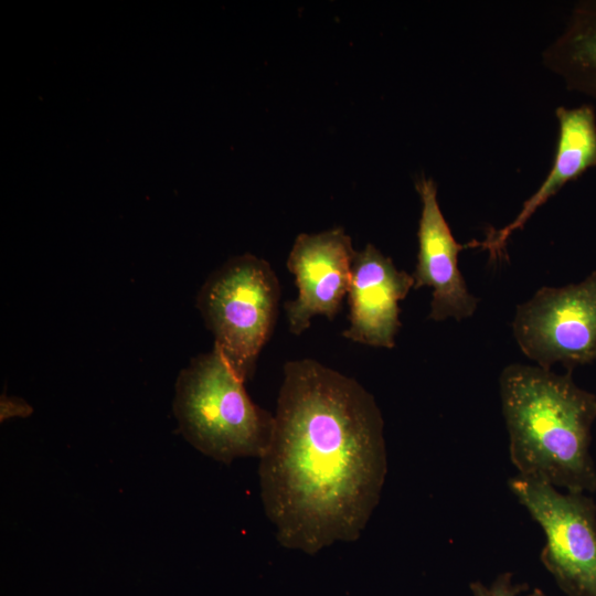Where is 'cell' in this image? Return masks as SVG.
<instances>
[{"mask_svg":"<svg viewBox=\"0 0 596 596\" xmlns=\"http://www.w3.org/2000/svg\"><path fill=\"white\" fill-rule=\"evenodd\" d=\"M386 475L384 422L373 395L318 361H288L258 468L277 541L309 555L356 541Z\"/></svg>","mask_w":596,"mask_h":596,"instance_id":"6da1fadb","label":"cell"},{"mask_svg":"<svg viewBox=\"0 0 596 596\" xmlns=\"http://www.w3.org/2000/svg\"><path fill=\"white\" fill-rule=\"evenodd\" d=\"M510 460L522 477L571 493L596 491L589 453L596 396L568 374L511 364L500 376Z\"/></svg>","mask_w":596,"mask_h":596,"instance_id":"7a4b0ae2","label":"cell"},{"mask_svg":"<svg viewBox=\"0 0 596 596\" xmlns=\"http://www.w3.org/2000/svg\"><path fill=\"white\" fill-rule=\"evenodd\" d=\"M244 384L214 347L192 358L175 381L173 413L180 433L224 464L259 459L272 437L274 414L256 405Z\"/></svg>","mask_w":596,"mask_h":596,"instance_id":"3957f363","label":"cell"},{"mask_svg":"<svg viewBox=\"0 0 596 596\" xmlns=\"http://www.w3.org/2000/svg\"><path fill=\"white\" fill-rule=\"evenodd\" d=\"M280 287L265 259L232 257L202 285L196 307L214 336L213 347L245 382L275 326Z\"/></svg>","mask_w":596,"mask_h":596,"instance_id":"277c9868","label":"cell"},{"mask_svg":"<svg viewBox=\"0 0 596 596\" xmlns=\"http://www.w3.org/2000/svg\"><path fill=\"white\" fill-rule=\"evenodd\" d=\"M518 501L545 535L540 560L567 596H596V504L585 493H562L518 475L509 480Z\"/></svg>","mask_w":596,"mask_h":596,"instance_id":"5b68a950","label":"cell"},{"mask_svg":"<svg viewBox=\"0 0 596 596\" xmlns=\"http://www.w3.org/2000/svg\"><path fill=\"white\" fill-rule=\"evenodd\" d=\"M521 351L539 366L570 370L596 359V272L578 284L543 287L512 321Z\"/></svg>","mask_w":596,"mask_h":596,"instance_id":"8992f818","label":"cell"},{"mask_svg":"<svg viewBox=\"0 0 596 596\" xmlns=\"http://www.w3.org/2000/svg\"><path fill=\"white\" fill-rule=\"evenodd\" d=\"M355 252L342 227L296 237L287 259L298 288L296 299L285 302L290 332L300 334L317 316L336 317L349 291Z\"/></svg>","mask_w":596,"mask_h":596,"instance_id":"52a82bcc","label":"cell"},{"mask_svg":"<svg viewBox=\"0 0 596 596\" xmlns=\"http://www.w3.org/2000/svg\"><path fill=\"white\" fill-rule=\"evenodd\" d=\"M422 202L418 224V254L414 288L433 289L429 318L443 321L461 320L473 315L478 300L472 296L458 267V255L466 245L459 244L440 210L437 187L432 178L422 175L416 181Z\"/></svg>","mask_w":596,"mask_h":596,"instance_id":"ba28073f","label":"cell"},{"mask_svg":"<svg viewBox=\"0 0 596 596\" xmlns=\"http://www.w3.org/2000/svg\"><path fill=\"white\" fill-rule=\"evenodd\" d=\"M412 288L413 275L397 269L390 257L366 244L353 257L349 327L342 336L371 347L393 348L401 326L398 302Z\"/></svg>","mask_w":596,"mask_h":596,"instance_id":"9c48e42d","label":"cell"},{"mask_svg":"<svg viewBox=\"0 0 596 596\" xmlns=\"http://www.w3.org/2000/svg\"><path fill=\"white\" fill-rule=\"evenodd\" d=\"M558 137L553 164L538 190L524 202L515 219L501 230L492 231L483 242L468 247L486 248L491 258L501 256L509 236L523 227L532 214L567 182L596 167V114L593 105L560 106L555 109Z\"/></svg>","mask_w":596,"mask_h":596,"instance_id":"30bf717a","label":"cell"},{"mask_svg":"<svg viewBox=\"0 0 596 596\" xmlns=\"http://www.w3.org/2000/svg\"><path fill=\"white\" fill-rule=\"evenodd\" d=\"M542 61L571 91L596 99V0L574 4L564 30Z\"/></svg>","mask_w":596,"mask_h":596,"instance_id":"8fae6325","label":"cell"},{"mask_svg":"<svg viewBox=\"0 0 596 596\" xmlns=\"http://www.w3.org/2000/svg\"><path fill=\"white\" fill-rule=\"evenodd\" d=\"M525 583H514L513 574L504 572L499 574L490 586L483 585L479 581L470 584V590L473 596H518L528 589Z\"/></svg>","mask_w":596,"mask_h":596,"instance_id":"7c38bea8","label":"cell"},{"mask_svg":"<svg viewBox=\"0 0 596 596\" xmlns=\"http://www.w3.org/2000/svg\"><path fill=\"white\" fill-rule=\"evenodd\" d=\"M526 596H545V594L543 593L542 589L540 588H534L530 594H528Z\"/></svg>","mask_w":596,"mask_h":596,"instance_id":"4fadbf2b","label":"cell"}]
</instances>
